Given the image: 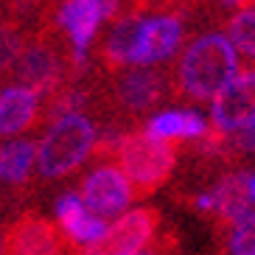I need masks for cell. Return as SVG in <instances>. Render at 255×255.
Listing matches in <instances>:
<instances>
[{"mask_svg": "<svg viewBox=\"0 0 255 255\" xmlns=\"http://www.w3.org/2000/svg\"><path fill=\"white\" fill-rule=\"evenodd\" d=\"M239 76V53L222 34H202L185 48L174 90L185 101H213Z\"/></svg>", "mask_w": 255, "mask_h": 255, "instance_id": "cell-1", "label": "cell"}, {"mask_svg": "<svg viewBox=\"0 0 255 255\" xmlns=\"http://www.w3.org/2000/svg\"><path fill=\"white\" fill-rule=\"evenodd\" d=\"M96 149V127L90 115L70 113L51 124L37 146V168L45 180H62L73 174Z\"/></svg>", "mask_w": 255, "mask_h": 255, "instance_id": "cell-2", "label": "cell"}, {"mask_svg": "<svg viewBox=\"0 0 255 255\" xmlns=\"http://www.w3.org/2000/svg\"><path fill=\"white\" fill-rule=\"evenodd\" d=\"M115 157L135 188V196L154 194L163 182H168L177 163L174 146L168 140L146 135V132H127L115 146Z\"/></svg>", "mask_w": 255, "mask_h": 255, "instance_id": "cell-3", "label": "cell"}, {"mask_svg": "<svg viewBox=\"0 0 255 255\" xmlns=\"http://www.w3.org/2000/svg\"><path fill=\"white\" fill-rule=\"evenodd\" d=\"M70 70H73V62L62 53L59 42H53L48 37H39L34 42H25L14 70H11V79L20 87L37 90L39 96L48 93L53 98L59 90L68 87L65 79L70 76Z\"/></svg>", "mask_w": 255, "mask_h": 255, "instance_id": "cell-4", "label": "cell"}, {"mask_svg": "<svg viewBox=\"0 0 255 255\" xmlns=\"http://www.w3.org/2000/svg\"><path fill=\"white\" fill-rule=\"evenodd\" d=\"M171 93V82L157 68H132L121 70L110 84V104L118 115L140 118V115L157 110Z\"/></svg>", "mask_w": 255, "mask_h": 255, "instance_id": "cell-5", "label": "cell"}, {"mask_svg": "<svg viewBox=\"0 0 255 255\" xmlns=\"http://www.w3.org/2000/svg\"><path fill=\"white\" fill-rule=\"evenodd\" d=\"M160 213L154 208L127 210L121 219L104 230L101 239L82 250L79 255H140L151 247V239L157 236Z\"/></svg>", "mask_w": 255, "mask_h": 255, "instance_id": "cell-6", "label": "cell"}, {"mask_svg": "<svg viewBox=\"0 0 255 255\" xmlns=\"http://www.w3.org/2000/svg\"><path fill=\"white\" fill-rule=\"evenodd\" d=\"M118 6L121 0H65L59 6L56 23L70 37V62H73V68H79L84 62L98 25L104 23L107 17H113L118 11Z\"/></svg>", "mask_w": 255, "mask_h": 255, "instance_id": "cell-7", "label": "cell"}, {"mask_svg": "<svg viewBox=\"0 0 255 255\" xmlns=\"http://www.w3.org/2000/svg\"><path fill=\"white\" fill-rule=\"evenodd\" d=\"M135 199V188L127 180V174L113 165H101L82 182V202L87 213L98 219H113L129 208Z\"/></svg>", "mask_w": 255, "mask_h": 255, "instance_id": "cell-8", "label": "cell"}, {"mask_svg": "<svg viewBox=\"0 0 255 255\" xmlns=\"http://www.w3.org/2000/svg\"><path fill=\"white\" fill-rule=\"evenodd\" d=\"M210 121H213V129H219L225 137L255 124V70L239 73L213 98Z\"/></svg>", "mask_w": 255, "mask_h": 255, "instance_id": "cell-9", "label": "cell"}, {"mask_svg": "<svg viewBox=\"0 0 255 255\" xmlns=\"http://www.w3.org/2000/svg\"><path fill=\"white\" fill-rule=\"evenodd\" d=\"M3 255H73L53 222L42 216H20L8 227Z\"/></svg>", "mask_w": 255, "mask_h": 255, "instance_id": "cell-10", "label": "cell"}, {"mask_svg": "<svg viewBox=\"0 0 255 255\" xmlns=\"http://www.w3.org/2000/svg\"><path fill=\"white\" fill-rule=\"evenodd\" d=\"M253 196H250V174L236 171L227 174L208 194H199L194 199V208L199 213H210L213 219L225 222L227 227H233L239 219H244L250 213Z\"/></svg>", "mask_w": 255, "mask_h": 255, "instance_id": "cell-11", "label": "cell"}, {"mask_svg": "<svg viewBox=\"0 0 255 255\" xmlns=\"http://www.w3.org/2000/svg\"><path fill=\"white\" fill-rule=\"evenodd\" d=\"M180 42H182L180 17L157 14L143 20L140 42H137V53H135V68H151V65L168 62L177 53Z\"/></svg>", "mask_w": 255, "mask_h": 255, "instance_id": "cell-12", "label": "cell"}, {"mask_svg": "<svg viewBox=\"0 0 255 255\" xmlns=\"http://www.w3.org/2000/svg\"><path fill=\"white\" fill-rule=\"evenodd\" d=\"M39 93L28 90V87H20V84H11L0 93V135H17L28 129L39 115Z\"/></svg>", "mask_w": 255, "mask_h": 255, "instance_id": "cell-13", "label": "cell"}, {"mask_svg": "<svg viewBox=\"0 0 255 255\" xmlns=\"http://www.w3.org/2000/svg\"><path fill=\"white\" fill-rule=\"evenodd\" d=\"M143 20L146 17L129 11V14L118 17L113 25V31L104 39V65L113 70H121L127 65H135V53H137V42H140V31H143Z\"/></svg>", "mask_w": 255, "mask_h": 255, "instance_id": "cell-14", "label": "cell"}, {"mask_svg": "<svg viewBox=\"0 0 255 255\" xmlns=\"http://www.w3.org/2000/svg\"><path fill=\"white\" fill-rule=\"evenodd\" d=\"M210 132L208 121L191 110H168L146 124V135L157 140H202Z\"/></svg>", "mask_w": 255, "mask_h": 255, "instance_id": "cell-15", "label": "cell"}, {"mask_svg": "<svg viewBox=\"0 0 255 255\" xmlns=\"http://www.w3.org/2000/svg\"><path fill=\"white\" fill-rule=\"evenodd\" d=\"M37 163V143L31 137H17L0 146V182L8 188H20L28 182Z\"/></svg>", "mask_w": 255, "mask_h": 255, "instance_id": "cell-16", "label": "cell"}, {"mask_svg": "<svg viewBox=\"0 0 255 255\" xmlns=\"http://www.w3.org/2000/svg\"><path fill=\"white\" fill-rule=\"evenodd\" d=\"M227 39L236 53H244L247 59H255V8L239 11L227 20Z\"/></svg>", "mask_w": 255, "mask_h": 255, "instance_id": "cell-17", "label": "cell"}, {"mask_svg": "<svg viewBox=\"0 0 255 255\" xmlns=\"http://www.w3.org/2000/svg\"><path fill=\"white\" fill-rule=\"evenodd\" d=\"M23 48H25V39H23V34L17 31V25L3 20V23H0V79H3V76H11L17 59H20V53H23Z\"/></svg>", "mask_w": 255, "mask_h": 255, "instance_id": "cell-18", "label": "cell"}, {"mask_svg": "<svg viewBox=\"0 0 255 255\" xmlns=\"http://www.w3.org/2000/svg\"><path fill=\"white\" fill-rule=\"evenodd\" d=\"M227 255H255V210L239 219L227 233Z\"/></svg>", "mask_w": 255, "mask_h": 255, "instance_id": "cell-19", "label": "cell"}, {"mask_svg": "<svg viewBox=\"0 0 255 255\" xmlns=\"http://www.w3.org/2000/svg\"><path fill=\"white\" fill-rule=\"evenodd\" d=\"M56 219H59L62 233H65V236H70V233H73L76 227L87 219V208H84L82 196H79V194L59 196V202H56Z\"/></svg>", "mask_w": 255, "mask_h": 255, "instance_id": "cell-20", "label": "cell"}, {"mask_svg": "<svg viewBox=\"0 0 255 255\" xmlns=\"http://www.w3.org/2000/svg\"><path fill=\"white\" fill-rule=\"evenodd\" d=\"M225 140L236 154H250V157H255V124L244 127L241 132H236V135H227Z\"/></svg>", "mask_w": 255, "mask_h": 255, "instance_id": "cell-21", "label": "cell"}, {"mask_svg": "<svg viewBox=\"0 0 255 255\" xmlns=\"http://www.w3.org/2000/svg\"><path fill=\"white\" fill-rule=\"evenodd\" d=\"M230 6H236V8H241V11H247L250 6H255V0H227Z\"/></svg>", "mask_w": 255, "mask_h": 255, "instance_id": "cell-22", "label": "cell"}, {"mask_svg": "<svg viewBox=\"0 0 255 255\" xmlns=\"http://www.w3.org/2000/svg\"><path fill=\"white\" fill-rule=\"evenodd\" d=\"M250 196H253V202H255V174H250Z\"/></svg>", "mask_w": 255, "mask_h": 255, "instance_id": "cell-23", "label": "cell"}, {"mask_svg": "<svg viewBox=\"0 0 255 255\" xmlns=\"http://www.w3.org/2000/svg\"><path fill=\"white\" fill-rule=\"evenodd\" d=\"M3 241L6 239H3V233H0V255H3Z\"/></svg>", "mask_w": 255, "mask_h": 255, "instance_id": "cell-24", "label": "cell"}, {"mask_svg": "<svg viewBox=\"0 0 255 255\" xmlns=\"http://www.w3.org/2000/svg\"><path fill=\"white\" fill-rule=\"evenodd\" d=\"M0 14H3V0H0ZM0 23H3V20H0Z\"/></svg>", "mask_w": 255, "mask_h": 255, "instance_id": "cell-25", "label": "cell"}, {"mask_svg": "<svg viewBox=\"0 0 255 255\" xmlns=\"http://www.w3.org/2000/svg\"><path fill=\"white\" fill-rule=\"evenodd\" d=\"M160 3H174V0H160Z\"/></svg>", "mask_w": 255, "mask_h": 255, "instance_id": "cell-26", "label": "cell"}]
</instances>
